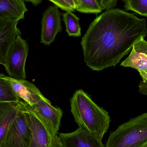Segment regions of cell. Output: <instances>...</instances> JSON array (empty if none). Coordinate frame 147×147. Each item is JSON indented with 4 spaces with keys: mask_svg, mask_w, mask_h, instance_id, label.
<instances>
[{
    "mask_svg": "<svg viewBox=\"0 0 147 147\" xmlns=\"http://www.w3.org/2000/svg\"><path fill=\"white\" fill-rule=\"evenodd\" d=\"M147 35L145 19L120 9L106 10L90 24L82 38L84 60L93 71L116 66Z\"/></svg>",
    "mask_w": 147,
    "mask_h": 147,
    "instance_id": "obj_1",
    "label": "cell"
},
{
    "mask_svg": "<svg viewBox=\"0 0 147 147\" xmlns=\"http://www.w3.org/2000/svg\"><path fill=\"white\" fill-rule=\"evenodd\" d=\"M70 104L71 113L78 127L102 140L111 122L109 112L99 107L82 90L74 92Z\"/></svg>",
    "mask_w": 147,
    "mask_h": 147,
    "instance_id": "obj_2",
    "label": "cell"
},
{
    "mask_svg": "<svg viewBox=\"0 0 147 147\" xmlns=\"http://www.w3.org/2000/svg\"><path fill=\"white\" fill-rule=\"evenodd\" d=\"M105 147H147V112L111 132Z\"/></svg>",
    "mask_w": 147,
    "mask_h": 147,
    "instance_id": "obj_3",
    "label": "cell"
},
{
    "mask_svg": "<svg viewBox=\"0 0 147 147\" xmlns=\"http://www.w3.org/2000/svg\"><path fill=\"white\" fill-rule=\"evenodd\" d=\"M20 109L38 119L51 135H58L63 111L52 106L48 99H43L32 105L20 99Z\"/></svg>",
    "mask_w": 147,
    "mask_h": 147,
    "instance_id": "obj_4",
    "label": "cell"
},
{
    "mask_svg": "<svg viewBox=\"0 0 147 147\" xmlns=\"http://www.w3.org/2000/svg\"><path fill=\"white\" fill-rule=\"evenodd\" d=\"M28 51L26 41L21 35L18 36L9 49L4 66L9 76L19 79L26 78L25 65Z\"/></svg>",
    "mask_w": 147,
    "mask_h": 147,
    "instance_id": "obj_5",
    "label": "cell"
},
{
    "mask_svg": "<svg viewBox=\"0 0 147 147\" xmlns=\"http://www.w3.org/2000/svg\"><path fill=\"white\" fill-rule=\"evenodd\" d=\"M31 130L25 112L20 109L5 135L1 147H29Z\"/></svg>",
    "mask_w": 147,
    "mask_h": 147,
    "instance_id": "obj_6",
    "label": "cell"
},
{
    "mask_svg": "<svg viewBox=\"0 0 147 147\" xmlns=\"http://www.w3.org/2000/svg\"><path fill=\"white\" fill-rule=\"evenodd\" d=\"M25 113L31 130L29 147H63L58 136L52 135L38 119Z\"/></svg>",
    "mask_w": 147,
    "mask_h": 147,
    "instance_id": "obj_7",
    "label": "cell"
},
{
    "mask_svg": "<svg viewBox=\"0 0 147 147\" xmlns=\"http://www.w3.org/2000/svg\"><path fill=\"white\" fill-rule=\"evenodd\" d=\"M59 8L55 5L50 6L43 13L40 42L45 45L52 43L57 34L62 31L61 14Z\"/></svg>",
    "mask_w": 147,
    "mask_h": 147,
    "instance_id": "obj_8",
    "label": "cell"
},
{
    "mask_svg": "<svg viewBox=\"0 0 147 147\" xmlns=\"http://www.w3.org/2000/svg\"><path fill=\"white\" fill-rule=\"evenodd\" d=\"M1 76L9 83L17 96L30 105L43 99H47L39 89L32 83L25 79L11 78L1 73Z\"/></svg>",
    "mask_w": 147,
    "mask_h": 147,
    "instance_id": "obj_9",
    "label": "cell"
},
{
    "mask_svg": "<svg viewBox=\"0 0 147 147\" xmlns=\"http://www.w3.org/2000/svg\"><path fill=\"white\" fill-rule=\"evenodd\" d=\"M59 137L63 147H105L102 140L80 127L71 133H61Z\"/></svg>",
    "mask_w": 147,
    "mask_h": 147,
    "instance_id": "obj_10",
    "label": "cell"
},
{
    "mask_svg": "<svg viewBox=\"0 0 147 147\" xmlns=\"http://www.w3.org/2000/svg\"><path fill=\"white\" fill-rule=\"evenodd\" d=\"M19 21L0 20V65L5 66L9 49L21 32L17 27Z\"/></svg>",
    "mask_w": 147,
    "mask_h": 147,
    "instance_id": "obj_11",
    "label": "cell"
},
{
    "mask_svg": "<svg viewBox=\"0 0 147 147\" xmlns=\"http://www.w3.org/2000/svg\"><path fill=\"white\" fill-rule=\"evenodd\" d=\"M124 67L147 72V42L142 38L132 47L130 54L121 64Z\"/></svg>",
    "mask_w": 147,
    "mask_h": 147,
    "instance_id": "obj_12",
    "label": "cell"
},
{
    "mask_svg": "<svg viewBox=\"0 0 147 147\" xmlns=\"http://www.w3.org/2000/svg\"><path fill=\"white\" fill-rule=\"evenodd\" d=\"M20 108V99L17 102H0V147Z\"/></svg>",
    "mask_w": 147,
    "mask_h": 147,
    "instance_id": "obj_13",
    "label": "cell"
},
{
    "mask_svg": "<svg viewBox=\"0 0 147 147\" xmlns=\"http://www.w3.org/2000/svg\"><path fill=\"white\" fill-rule=\"evenodd\" d=\"M28 11L23 0H0V20L19 21Z\"/></svg>",
    "mask_w": 147,
    "mask_h": 147,
    "instance_id": "obj_14",
    "label": "cell"
},
{
    "mask_svg": "<svg viewBox=\"0 0 147 147\" xmlns=\"http://www.w3.org/2000/svg\"><path fill=\"white\" fill-rule=\"evenodd\" d=\"M71 11H67L63 14V20L66 27V31L69 36H81V28L80 19Z\"/></svg>",
    "mask_w": 147,
    "mask_h": 147,
    "instance_id": "obj_15",
    "label": "cell"
},
{
    "mask_svg": "<svg viewBox=\"0 0 147 147\" xmlns=\"http://www.w3.org/2000/svg\"><path fill=\"white\" fill-rule=\"evenodd\" d=\"M20 100L10 84L1 77L0 73V102H17Z\"/></svg>",
    "mask_w": 147,
    "mask_h": 147,
    "instance_id": "obj_16",
    "label": "cell"
},
{
    "mask_svg": "<svg viewBox=\"0 0 147 147\" xmlns=\"http://www.w3.org/2000/svg\"><path fill=\"white\" fill-rule=\"evenodd\" d=\"M123 1L125 10L147 17V0H123Z\"/></svg>",
    "mask_w": 147,
    "mask_h": 147,
    "instance_id": "obj_17",
    "label": "cell"
},
{
    "mask_svg": "<svg viewBox=\"0 0 147 147\" xmlns=\"http://www.w3.org/2000/svg\"><path fill=\"white\" fill-rule=\"evenodd\" d=\"M80 6L76 9L85 13H99L102 10L98 0H78Z\"/></svg>",
    "mask_w": 147,
    "mask_h": 147,
    "instance_id": "obj_18",
    "label": "cell"
},
{
    "mask_svg": "<svg viewBox=\"0 0 147 147\" xmlns=\"http://www.w3.org/2000/svg\"><path fill=\"white\" fill-rule=\"evenodd\" d=\"M139 73L142 80L139 85V92L147 95V72L139 71Z\"/></svg>",
    "mask_w": 147,
    "mask_h": 147,
    "instance_id": "obj_19",
    "label": "cell"
},
{
    "mask_svg": "<svg viewBox=\"0 0 147 147\" xmlns=\"http://www.w3.org/2000/svg\"><path fill=\"white\" fill-rule=\"evenodd\" d=\"M119 0H98L102 10H108L115 7Z\"/></svg>",
    "mask_w": 147,
    "mask_h": 147,
    "instance_id": "obj_20",
    "label": "cell"
},
{
    "mask_svg": "<svg viewBox=\"0 0 147 147\" xmlns=\"http://www.w3.org/2000/svg\"><path fill=\"white\" fill-rule=\"evenodd\" d=\"M52 2L54 4L59 8H61L62 10H64L65 12L67 11H71L74 12V9L71 7L68 3L64 0H49Z\"/></svg>",
    "mask_w": 147,
    "mask_h": 147,
    "instance_id": "obj_21",
    "label": "cell"
},
{
    "mask_svg": "<svg viewBox=\"0 0 147 147\" xmlns=\"http://www.w3.org/2000/svg\"><path fill=\"white\" fill-rule=\"evenodd\" d=\"M68 5L74 10H76L80 6V3L78 0H64Z\"/></svg>",
    "mask_w": 147,
    "mask_h": 147,
    "instance_id": "obj_22",
    "label": "cell"
},
{
    "mask_svg": "<svg viewBox=\"0 0 147 147\" xmlns=\"http://www.w3.org/2000/svg\"><path fill=\"white\" fill-rule=\"evenodd\" d=\"M24 1L28 2L31 3L32 4H33L34 6L37 5L41 3L42 0H23Z\"/></svg>",
    "mask_w": 147,
    "mask_h": 147,
    "instance_id": "obj_23",
    "label": "cell"
}]
</instances>
